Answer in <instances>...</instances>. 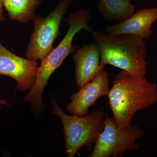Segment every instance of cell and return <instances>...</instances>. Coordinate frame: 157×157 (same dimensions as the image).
<instances>
[{
	"mask_svg": "<svg viewBox=\"0 0 157 157\" xmlns=\"http://www.w3.org/2000/svg\"><path fill=\"white\" fill-rule=\"evenodd\" d=\"M79 89L71 96V102L67 104L66 108L72 115L84 116L87 115L89 109L99 98L108 95L109 90V73L103 70Z\"/></svg>",
	"mask_w": 157,
	"mask_h": 157,
	"instance_id": "ba28073f",
	"label": "cell"
},
{
	"mask_svg": "<svg viewBox=\"0 0 157 157\" xmlns=\"http://www.w3.org/2000/svg\"><path fill=\"white\" fill-rule=\"evenodd\" d=\"M38 68L36 61L14 54L0 41V75L14 79L18 91L24 92L31 89L36 79Z\"/></svg>",
	"mask_w": 157,
	"mask_h": 157,
	"instance_id": "52a82bcc",
	"label": "cell"
},
{
	"mask_svg": "<svg viewBox=\"0 0 157 157\" xmlns=\"http://www.w3.org/2000/svg\"><path fill=\"white\" fill-rule=\"evenodd\" d=\"M95 43L101 52L100 66H113L144 77L147 73V51L144 39L133 35L110 36L104 30L94 32Z\"/></svg>",
	"mask_w": 157,
	"mask_h": 157,
	"instance_id": "3957f363",
	"label": "cell"
},
{
	"mask_svg": "<svg viewBox=\"0 0 157 157\" xmlns=\"http://www.w3.org/2000/svg\"><path fill=\"white\" fill-rule=\"evenodd\" d=\"M104 122V128L89 157H122L128 151L139 148L136 141L144 136V130L132 124L119 128L113 118L107 116Z\"/></svg>",
	"mask_w": 157,
	"mask_h": 157,
	"instance_id": "8992f818",
	"label": "cell"
},
{
	"mask_svg": "<svg viewBox=\"0 0 157 157\" xmlns=\"http://www.w3.org/2000/svg\"><path fill=\"white\" fill-rule=\"evenodd\" d=\"M72 2V0H61L47 17L35 14L32 20L34 28L25 51L26 58L33 61L42 60L53 50L54 42L60 33L63 16Z\"/></svg>",
	"mask_w": 157,
	"mask_h": 157,
	"instance_id": "5b68a950",
	"label": "cell"
},
{
	"mask_svg": "<svg viewBox=\"0 0 157 157\" xmlns=\"http://www.w3.org/2000/svg\"><path fill=\"white\" fill-rule=\"evenodd\" d=\"M76 86L80 89L104 70L100 66L101 52L95 43L86 45L73 56Z\"/></svg>",
	"mask_w": 157,
	"mask_h": 157,
	"instance_id": "30bf717a",
	"label": "cell"
},
{
	"mask_svg": "<svg viewBox=\"0 0 157 157\" xmlns=\"http://www.w3.org/2000/svg\"><path fill=\"white\" fill-rule=\"evenodd\" d=\"M97 7L102 17L109 22H121L135 13L131 0H99Z\"/></svg>",
	"mask_w": 157,
	"mask_h": 157,
	"instance_id": "8fae6325",
	"label": "cell"
},
{
	"mask_svg": "<svg viewBox=\"0 0 157 157\" xmlns=\"http://www.w3.org/2000/svg\"><path fill=\"white\" fill-rule=\"evenodd\" d=\"M92 17L90 9H81L65 18V22L69 26L67 34L56 48L41 60L35 84L23 99L25 103L30 104L33 109H40L44 107L42 94L44 89L52 74L70 54L75 51L76 46H73V41L75 35L82 29L92 33V28L89 25Z\"/></svg>",
	"mask_w": 157,
	"mask_h": 157,
	"instance_id": "7a4b0ae2",
	"label": "cell"
},
{
	"mask_svg": "<svg viewBox=\"0 0 157 157\" xmlns=\"http://www.w3.org/2000/svg\"><path fill=\"white\" fill-rule=\"evenodd\" d=\"M3 7H4V0H0V22L5 21L6 20L3 14Z\"/></svg>",
	"mask_w": 157,
	"mask_h": 157,
	"instance_id": "4fadbf2b",
	"label": "cell"
},
{
	"mask_svg": "<svg viewBox=\"0 0 157 157\" xmlns=\"http://www.w3.org/2000/svg\"><path fill=\"white\" fill-rule=\"evenodd\" d=\"M0 95H1V92H0ZM9 106L10 104L8 99H0V109H2V106Z\"/></svg>",
	"mask_w": 157,
	"mask_h": 157,
	"instance_id": "5bb4252c",
	"label": "cell"
},
{
	"mask_svg": "<svg viewBox=\"0 0 157 157\" xmlns=\"http://www.w3.org/2000/svg\"><path fill=\"white\" fill-rule=\"evenodd\" d=\"M43 0H4V7L10 19L21 23L32 21Z\"/></svg>",
	"mask_w": 157,
	"mask_h": 157,
	"instance_id": "7c38bea8",
	"label": "cell"
},
{
	"mask_svg": "<svg viewBox=\"0 0 157 157\" xmlns=\"http://www.w3.org/2000/svg\"><path fill=\"white\" fill-rule=\"evenodd\" d=\"M157 20V8H144L115 25L106 24L104 32L110 36L133 35L144 39L153 34L152 25Z\"/></svg>",
	"mask_w": 157,
	"mask_h": 157,
	"instance_id": "9c48e42d",
	"label": "cell"
},
{
	"mask_svg": "<svg viewBox=\"0 0 157 157\" xmlns=\"http://www.w3.org/2000/svg\"><path fill=\"white\" fill-rule=\"evenodd\" d=\"M50 99L52 112L61 122L67 156L74 157L83 146L90 151L104 128L106 115L103 108L84 116H70L62 110L53 96H50Z\"/></svg>",
	"mask_w": 157,
	"mask_h": 157,
	"instance_id": "277c9868",
	"label": "cell"
},
{
	"mask_svg": "<svg viewBox=\"0 0 157 157\" xmlns=\"http://www.w3.org/2000/svg\"><path fill=\"white\" fill-rule=\"evenodd\" d=\"M108 97L113 121L119 128L132 124L137 111L157 102V85L145 77L123 70L116 76Z\"/></svg>",
	"mask_w": 157,
	"mask_h": 157,
	"instance_id": "6da1fadb",
	"label": "cell"
}]
</instances>
